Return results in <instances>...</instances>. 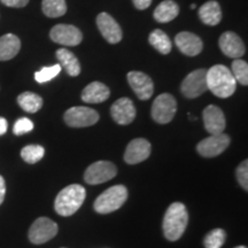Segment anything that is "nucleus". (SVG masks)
<instances>
[{
  "label": "nucleus",
  "instance_id": "nucleus-7",
  "mask_svg": "<svg viewBox=\"0 0 248 248\" xmlns=\"http://www.w3.org/2000/svg\"><path fill=\"white\" fill-rule=\"evenodd\" d=\"M59 226L47 217H39L29 229V240L35 245H42L53 239L58 234Z\"/></svg>",
  "mask_w": 248,
  "mask_h": 248
},
{
  "label": "nucleus",
  "instance_id": "nucleus-37",
  "mask_svg": "<svg viewBox=\"0 0 248 248\" xmlns=\"http://www.w3.org/2000/svg\"><path fill=\"white\" fill-rule=\"evenodd\" d=\"M234 248H247L246 246H237V247H234Z\"/></svg>",
  "mask_w": 248,
  "mask_h": 248
},
{
  "label": "nucleus",
  "instance_id": "nucleus-3",
  "mask_svg": "<svg viewBox=\"0 0 248 248\" xmlns=\"http://www.w3.org/2000/svg\"><path fill=\"white\" fill-rule=\"evenodd\" d=\"M86 191L84 186L79 184H71L59 192L55 198L54 209L60 216L74 215L84 202Z\"/></svg>",
  "mask_w": 248,
  "mask_h": 248
},
{
  "label": "nucleus",
  "instance_id": "nucleus-17",
  "mask_svg": "<svg viewBox=\"0 0 248 248\" xmlns=\"http://www.w3.org/2000/svg\"><path fill=\"white\" fill-rule=\"evenodd\" d=\"M218 44L223 54L232 59H239L246 52L243 40L237 33L232 32V31H226L222 33V36L219 37Z\"/></svg>",
  "mask_w": 248,
  "mask_h": 248
},
{
  "label": "nucleus",
  "instance_id": "nucleus-16",
  "mask_svg": "<svg viewBox=\"0 0 248 248\" xmlns=\"http://www.w3.org/2000/svg\"><path fill=\"white\" fill-rule=\"evenodd\" d=\"M111 119L121 125H128L136 117V107L131 99L120 98L110 107Z\"/></svg>",
  "mask_w": 248,
  "mask_h": 248
},
{
  "label": "nucleus",
  "instance_id": "nucleus-30",
  "mask_svg": "<svg viewBox=\"0 0 248 248\" xmlns=\"http://www.w3.org/2000/svg\"><path fill=\"white\" fill-rule=\"evenodd\" d=\"M60 71H61L60 64H54V66H51V67H44L35 74V79L36 82H38L42 84V83H46L48 82V80L53 79L54 77H57L59 74H60Z\"/></svg>",
  "mask_w": 248,
  "mask_h": 248
},
{
  "label": "nucleus",
  "instance_id": "nucleus-32",
  "mask_svg": "<svg viewBox=\"0 0 248 248\" xmlns=\"http://www.w3.org/2000/svg\"><path fill=\"white\" fill-rule=\"evenodd\" d=\"M235 177L241 187L245 191H248V161L245 160L238 166L235 170Z\"/></svg>",
  "mask_w": 248,
  "mask_h": 248
},
{
  "label": "nucleus",
  "instance_id": "nucleus-8",
  "mask_svg": "<svg viewBox=\"0 0 248 248\" xmlns=\"http://www.w3.org/2000/svg\"><path fill=\"white\" fill-rule=\"evenodd\" d=\"M117 173L116 166L110 161H97L88 167L84 181L90 185H98L113 179Z\"/></svg>",
  "mask_w": 248,
  "mask_h": 248
},
{
  "label": "nucleus",
  "instance_id": "nucleus-13",
  "mask_svg": "<svg viewBox=\"0 0 248 248\" xmlns=\"http://www.w3.org/2000/svg\"><path fill=\"white\" fill-rule=\"evenodd\" d=\"M128 82L133 92L140 100H148L154 92L153 80L142 71H130L128 73Z\"/></svg>",
  "mask_w": 248,
  "mask_h": 248
},
{
  "label": "nucleus",
  "instance_id": "nucleus-1",
  "mask_svg": "<svg viewBox=\"0 0 248 248\" xmlns=\"http://www.w3.org/2000/svg\"><path fill=\"white\" fill-rule=\"evenodd\" d=\"M188 212L184 203L173 202L167 209L163 217L162 230L167 240L177 241L187 228Z\"/></svg>",
  "mask_w": 248,
  "mask_h": 248
},
{
  "label": "nucleus",
  "instance_id": "nucleus-18",
  "mask_svg": "<svg viewBox=\"0 0 248 248\" xmlns=\"http://www.w3.org/2000/svg\"><path fill=\"white\" fill-rule=\"evenodd\" d=\"M175 43L179 51L187 57H195L200 54L203 48V43L200 37L188 31L179 32L175 37Z\"/></svg>",
  "mask_w": 248,
  "mask_h": 248
},
{
  "label": "nucleus",
  "instance_id": "nucleus-20",
  "mask_svg": "<svg viewBox=\"0 0 248 248\" xmlns=\"http://www.w3.org/2000/svg\"><path fill=\"white\" fill-rule=\"evenodd\" d=\"M199 17L201 22L207 24V26H217L222 20V9L221 6L215 0L204 2L199 8Z\"/></svg>",
  "mask_w": 248,
  "mask_h": 248
},
{
  "label": "nucleus",
  "instance_id": "nucleus-4",
  "mask_svg": "<svg viewBox=\"0 0 248 248\" xmlns=\"http://www.w3.org/2000/svg\"><path fill=\"white\" fill-rule=\"evenodd\" d=\"M126 199H128V190L125 186H111L95 199L93 208L99 214H110L120 209Z\"/></svg>",
  "mask_w": 248,
  "mask_h": 248
},
{
  "label": "nucleus",
  "instance_id": "nucleus-9",
  "mask_svg": "<svg viewBox=\"0 0 248 248\" xmlns=\"http://www.w3.org/2000/svg\"><path fill=\"white\" fill-rule=\"evenodd\" d=\"M207 70L197 69L188 74L182 82L181 91L185 98L195 99L207 91Z\"/></svg>",
  "mask_w": 248,
  "mask_h": 248
},
{
  "label": "nucleus",
  "instance_id": "nucleus-31",
  "mask_svg": "<svg viewBox=\"0 0 248 248\" xmlns=\"http://www.w3.org/2000/svg\"><path fill=\"white\" fill-rule=\"evenodd\" d=\"M33 129V123L32 121L28 119V117H21L18 119L14 124L13 132L15 136H22L26 133L32 131Z\"/></svg>",
  "mask_w": 248,
  "mask_h": 248
},
{
  "label": "nucleus",
  "instance_id": "nucleus-10",
  "mask_svg": "<svg viewBox=\"0 0 248 248\" xmlns=\"http://www.w3.org/2000/svg\"><path fill=\"white\" fill-rule=\"evenodd\" d=\"M231 142V138L224 132L219 135H210L197 145V152L203 157H215L222 154Z\"/></svg>",
  "mask_w": 248,
  "mask_h": 248
},
{
  "label": "nucleus",
  "instance_id": "nucleus-26",
  "mask_svg": "<svg viewBox=\"0 0 248 248\" xmlns=\"http://www.w3.org/2000/svg\"><path fill=\"white\" fill-rule=\"evenodd\" d=\"M42 9L47 17H60L67 12L66 0H43Z\"/></svg>",
  "mask_w": 248,
  "mask_h": 248
},
{
  "label": "nucleus",
  "instance_id": "nucleus-6",
  "mask_svg": "<svg viewBox=\"0 0 248 248\" xmlns=\"http://www.w3.org/2000/svg\"><path fill=\"white\" fill-rule=\"evenodd\" d=\"M64 122L70 128H86V126L94 125L98 122L100 116L98 111L92 108L77 106L71 107L64 113Z\"/></svg>",
  "mask_w": 248,
  "mask_h": 248
},
{
  "label": "nucleus",
  "instance_id": "nucleus-22",
  "mask_svg": "<svg viewBox=\"0 0 248 248\" xmlns=\"http://www.w3.org/2000/svg\"><path fill=\"white\" fill-rule=\"evenodd\" d=\"M179 14V6L173 0H164L154 11V18L159 23H168Z\"/></svg>",
  "mask_w": 248,
  "mask_h": 248
},
{
  "label": "nucleus",
  "instance_id": "nucleus-14",
  "mask_svg": "<svg viewBox=\"0 0 248 248\" xmlns=\"http://www.w3.org/2000/svg\"><path fill=\"white\" fill-rule=\"evenodd\" d=\"M151 142L145 138H136L129 142L124 153V161L128 164H138L151 155Z\"/></svg>",
  "mask_w": 248,
  "mask_h": 248
},
{
  "label": "nucleus",
  "instance_id": "nucleus-27",
  "mask_svg": "<svg viewBox=\"0 0 248 248\" xmlns=\"http://www.w3.org/2000/svg\"><path fill=\"white\" fill-rule=\"evenodd\" d=\"M231 73L235 82L240 83L244 86L248 85V64L246 61L234 59V61L231 64Z\"/></svg>",
  "mask_w": 248,
  "mask_h": 248
},
{
  "label": "nucleus",
  "instance_id": "nucleus-36",
  "mask_svg": "<svg viewBox=\"0 0 248 248\" xmlns=\"http://www.w3.org/2000/svg\"><path fill=\"white\" fill-rule=\"evenodd\" d=\"M7 128H8V123L6 119L4 117H0V136L5 135L6 131H7Z\"/></svg>",
  "mask_w": 248,
  "mask_h": 248
},
{
  "label": "nucleus",
  "instance_id": "nucleus-28",
  "mask_svg": "<svg viewBox=\"0 0 248 248\" xmlns=\"http://www.w3.org/2000/svg\"><path fill=\"white\" fill-rule=\"evenodd\" d=\"M45 154L44 147L40 145H28L21 151V157L29 164H35L43 159Z\"/></svg>",
  "mask_w": 248,
  "mask_h": 248
},
{
  "label": "nucleus",
  "instance_id": "nucleus-39",
  "mask_svg": "<svg viewBox=\"0 0 248 248\" xmlns=\"http://www.w3.org/2000/svg\"><path fill=\"white\" fill-rule=\"evenodd\" d=\"M61 248H66V247H61Z\"/></svg>",
  "mask_w": 248,
  "mask_h": 248
},
{
  "label": "nucleus",
  "instance_id": "nucleus-24",
  "mask_svg": "<svg viewBox=\"0 0 248 248\" xmlns=\"http://www.w3.org/2000/svg\"><path fill=\"white\" fill-rule=\"evenodd\" d=\"M18 106L27 113H37L43 107V99L33 92H23L17 97Z\"/></svg>",
  "mask_w": 248,
  "mask_h": 248
},
{
  "label": "nucleus",
  "instance_id": "nucleus-23",
  "mask_svg": "<svg viewBox=\"0 0 248 248\" xmlns=\"http://www.w3.org/2000/svg\"><path fill=\"white\" fill-rule=\"evenodd\" d=\"M57 59L60 64L64 68L67 74L71 77H76L80 74V64L78 59L75 57L73 52L67 48H59L57 52Z\"/></svg>",
  "mask_w": 248,
  "mask_h": 248
},
{
  "label": "nucleus",
  "instance_id": "nucleus-21",
  "mask_svg": "<svg viewBox=\"0 0 248 248\" xmlns=\"http://www.w3.org/2000/svg\"><path fill=\"white\" fill-rule=\"evenodd\" d=\"M21 40L13 33H6L0 37V61H7L15 58L20 52Z\"/></svg>",
  "mask_w": 248,
  "mask_h": 248
},
{
  "label": "nucleus",
  "instance_id": "nucleus-5",
  "mask_svg": "<svg viewBox=\"0 0 248 248\" xmlns=\"http://www.w3.org/2000/svg\"><path fill=\"white\" fill-rule=\"evenodd\" d=\"M177 111V101L169 93H162L157 95L152 105L151 115L155 122L167 124L171 122Z\"/></svg>",
  "mask_w": 248,
  "mask_h": 248
},
{
  "label": "nucleus",
  "instance_id": "nucleus-12",
  "mask_svg": "<svg viewBox=\"0 0 248 248\" xmlns=\"http://www.w3.org/2000/svg\"><path fill=\"white\" fill-rule=\"evenodd\" d=\"M97 27L100 33L109 44H117L122 40L123 32L115 18L106 12H102L97 16Z\"/></svg>",
  "mask_w": 248,
  "mask_h": 248
},
{
  "label": "nucleus",
  "instance_id": "nucleus-15",
  "mask_svg": "<svg viewBox=\"0 0 248 248\" xmlns=\"http://www.w3.org/2000/svg\"><path fill=\"white\" fill-rule=\"evenodd\" d=\"M204 129L210 135L223 133L226 126V120L223 110L215 105H209L203 109L202 113Z\"/></svg>",
  "mask_w": 248,
  "mask_h": 248
},
{
  "label": "nucleus",
  "instance_id": "nucleus-19",
  "mask_svg": "<svg viewBox=\"0 0 248 248\" xmlns=\"http://www.w3.org/2000/svg\"><path fill=\"white\" fill-rule=\"evenodd\" d=\"M110 95L109 88L101 82H92L82 91V100L86 104H101Z\"/></svg>",
  "mask_w": 248,
  "mask_h": 248
},
{
  "label": "nucleus",
  "instance_id": "nucleus-34",
  "mask_svg": "<svg viewBox=\"0 0 248 248\" xmlns=\"http://www.w3.org/2000/svg\"><path fill=\"white\" fill-rule=\"evenodd\" d=\"M152 1H153V0H132L135 7L137 9H140V11H144V9L150 7Z\"/></svg>",
  "mask_w": 248,
  "mask_h": 248
},
{
  "label": "nucleus",
  "instance_id": "nucleus-11",
  "mask_svg": "<svg viewBox=\"0 0 248 248\" xmlns=\"http://www.w3.org/2000/svg\"><path fill=\"white\" fill-rule=\"evenodd\" d=\"M49 37L54 43L64 46H76L83 40V33L78 28L70 24H57L49 31Z\"/></svg>",
  "mask_w": 248,
  "mask_h": 248
},
{
  "label": "nucleus",
  "instance_id": "nucleus-29",
  "mask_svg": "<svg viewBox=\"0 0 248 248\" xmlns=\"http://www.w3.org/2000/svg\"><path fill=\"white\" fill-rule=\"evenodd\" d=\"M226 240V233L223 229H214L204 235V248H221Z\"/></svg>",
  "mask_w": 248,
  "mask_h": 248
},
{
  "label": "nucleus",
  "instance_id": "nucleus-33",
  "mask_svg": "<svg viewBox=\"0 0 248 248\" xmlns=\"http://www.w3.org/2000/svg\"><path fill=\"white\" fill-rule=\"evenodd\" d=\"M5 6L7 7H14V8H21L28 5L29 0H0Z\"/></svg>",
  "mask_w": 248,
  "mask_h": 248
},
{
  "label": "nucleus",
  "instance_id": "nucleus-38",
  "mask_svg": "<svg viewBox=\"0 0 248 248\" xmlns=\"http://www.w3.org/2000/svg\"><path fill=\"white\" fill-rule=\"evenodd\" d=\"M191 8L194 9V8H195V4H192V5H191Z\"/></svg>",
  "mask_w": 248,
  "mask_h": 248
},
{
  "label": "nucleus",
  "instance_id": "nucleus-2",
  "mask_svg": "<svg viewBox=\"0 0 248 248\" xmlns=\"http://www.w3.org/2000/svg\"><path fill=\"white\" fill-rule=\"evenodd\" d=\"M206 80L207 89L222 99L231 97L237 89V82L231 70L223 64H216L207 70Z\"/></svg>",
  "mask_w": 248,
  "mask_h": 248
},
{
  "label": "nucleus",
  "instance_id": "nucleus-35",
  "mask_svg": "<svg viewBox=\"0 0 248 248\" xmlns=\"http://www.w3.org/2000/svg\"><path fill=\"white\" fill-rule=\"evenodd\" d=\"M5 194H6V184L5 179L0 175V204L4 202L5 200Z\"/></svg>",
  "mask_w": 248,
  "mask_h": 248
},
{
  "label": "nucleus",
  "instance_id": "nucleus-25",
  "mask_svg": "<svg viewBox=\"0 0 248 248\" xmlns=\"http://www.w3.org/2000/svg\"><path fill=\"white\" fill-rule=\"evenodd\" d=\"M148 42L161 54H168L171 51V40L164 31L160 29L152 31L148 37Z\"/></svg>",
  "mask_w": 248,
  "mask_h": 248
}]
</instances>
